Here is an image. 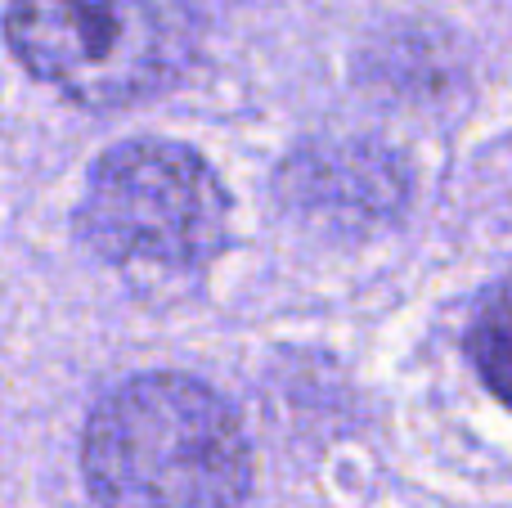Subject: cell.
<instances>
[{"label": "cell", "mask_w": 512, "mask_h": 508, "mask_svg": "<svg viewBox=\"0 0 512 508\" xmlns=\"http://www.w3.org/2000/svg\"><path fill=\"white\" fill-rule=\"evenodd\" d=\"M81 473L99 508H243L252 450L225 396L189 374H140L95 405Z\"/></svg>", "instance_id": "6da1fadb"}, {"label": "cell", "mask_w": 512, "mask_h": 508, "mask_svg": "<svg viewBox=\"0 0 512 508\" xmlns=\"http://www.w3.org/2000/svg\"><path fill=\"white\" fill-rule=\"evenodd\" d=\"M9 50L72 104L126 108L171 90L203 36L198 0H9Z\"/></svg>", "instance_id": "7a4b0ae2"}, {"label": "cell", "mask_w": 512, "mask_h": 508, "mask_svg": "<svg viewBox=\"0 0 512 508\" xmlns=\"http://www.w3.org/2000/svg\"><path fill=\"white\" fill-rule=\"evenodd\" d=\"M77 230L131 279H194L230 234V194L198 149L176 140H122L95 158Z\"/></svg>", "instance_id": "3957f363"}, {"label": "cell", "mask_w": 512, "mask_h": 508, "mask_svg": "<svg viewBox=\"0 0 512 508\" xmlns=\"http://www.w3.org/2000/svg\"><path fill=\"white\" fill-rule=\"evenodd\" d=\"M409 167L369 135L310 140L274 171V198L292 221L328 239H369L409 203Z\"/></svg>", "instance_id": "277c9868"}, {"label": "cell", "mask_w": 512, "mask_h": 508, "mask_svg": "<svg viewBox=\"0 0 512 508\" xmlns=\"http://www.w3.org/2000/svg\"><path fill=\"white\" fill-rule=\"evenodd\" d=\"M468 356L477 360V374L490 383V392L512 405V275L481 297L468 329Z\"/></svg>", "instance_id": "5b68a950"}]
</instances>
